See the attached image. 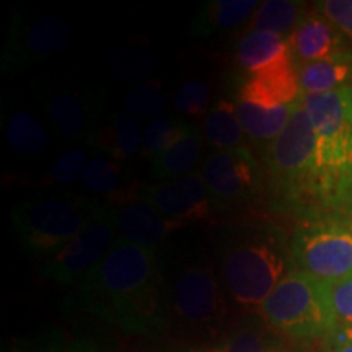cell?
<instances>
[{
  "label": "cell",
  "mask_w": 352,
  "mask_h": 352,
  "mask_svg": "<svg viewBox=\"0 0 352 352\" xmlns=\"http://www.w3.org/2000/svg\"><path fill=\"white\" fill-rule=\"evenodd\" d=\"M76 290L87 311L127 333L151 334L168 321V287L160 252L122 236Z\"/></svg>",
  "instance_id": "obj_1"
},
{
  "label": "cell",
  "mask_w": 352,
  "mask_h": 352,
  "mask_svg": "<svg viewBox=\"0 0 352 352\" xmlns=\"http://www.w3.org/2000/svg\"><path fill=\"white\" fill-rule=\"evenodd\" d=\"M351 87L302 95L315 132L316 182L310 222H352V113Z\"/></svg>",
  "instance_id": "obj_2"
},
{
  "label": "cell",
  "mask_w": 352,
  "mask_h": 352,
  "mask_svg": "<svg viewBox=\"0 0 352 352\" xmlns=\"http://www.w3.org/2000/svg\"><path fill=\"white\" fill-rule=\"evenodd\" d=\"M220 280L243 310H259L292 267L290 241L279 227H233L219 241Z\"/></svg>",
  "instance_id": "obj_3"
},
{
  "label": "cell",
  "mask_w": 352,
  "mask_h": 352,
  "mask_svg": "<svg viewBox=\"0 0 352 352\" xmlns=\"http://www.w3.org/2000/svg\"><path fill=\"white\" fill-rule=\"evenodd\" d=\"M263 158L279 199L308 222L315 195L316 153L315 132L302 100L297 101L285 129L263 152Z\"/></svg>",
  "instance_id": "obj_4"
},
{
  "label": "cell",
  "mask_w": 352,
  "mask_h": 352,
  "mask_svg": "<svg viewBox=\"0 0 352 352\" xmlns=\"http://www.w3.org/2000/svg\"><path fill=\"white\" fill-rule=\"evenodd\" d=\"M104 208L77 195L38 196L12 209V226L28 253L51 258Z\"/></svg>",
  "instance_id": "obj_5"
},
{
  "label": "cell",
  "mask_w": 352,
  "mask_h": 352,
  "mask_svg": "<svg viewBox=\"0 0 352 352\" xmlns=\"http://www.w3.org/2000/svg\"><path fill=\"white\" fill-rule=\"evenodd\" d=\"M258 314L276 331L297 341L328 336L336 328L328 283L297 270L280 280Z\"/></svg>",
  "instance_id": "obj_6"
},
{
  "label": "cell",
  "mask_w": 352,
  "mask_h": 352,
  "mask_svg": "<svg viewBox=\"0 0 352 352\" xmlns=\"http://www.w3.org/2000/svg\"><path fill=\"white\" fill-rule=\"evenodd\" d=\"M168 308L183 327L217 331L227 316L226 287L208 259H189L176 270L168 289Z\"/></svg>",
  "instance_id": "obj_7"
},
{
  "label": "cell",
  "mask_w": 352,
  "mask_h": 352,
  "mask_svg": "<svg viewBox=\"0 0 352 352\" xmlns=\"http://www.w3.org/2000/svg\"><path fill=\"white\" fill-rule=\"evenodd\" d=\"M290 253L297 271L328 284L344 279L352 274V222H303L294 232Z\"/></svg>",
  "instance_id": "obj_8"
},
{
  "label": "cell",
  "mask_w": 352,
  "mask_h": 352,
  "mask_svg": "<svg viewBox=\"0 0 352 352\" xmlns=\"http://www.w3.org/2000/svg\"><path fill=\"white\" fill-rule=\"evenodd\" d=\"M113 212L104 208L74 240L51 258L43 259L39 271L44 277L64 285H76L103 261L116 243Z\"/></svg>",
  "instance_id": "obj_9"
},
{
  "label": "cell",
  "mask_w": 352,
  "mask_h": 352,
  "mask_svg": "<svg viewBox=\"0 0 352 352\" xmlns=\"http://www.w3.org/2000/svg\"><path fill=\"white\" fill-rule=\"evenodd\" d=\"M202 178L214 210H228L256 197L263 170L252 151L236 147L210 153L202 166Z\"/></svg>",
  "instance_id": "obj_10"
},
{
  "label": "cell",
  "mask_w": 352,
  "mask_h": 352,
  "mask_svg": "<svg viewBox=\"0 0 352 352\" xmlns=\"http://www.w3.org/2000/svg\"><path fill=\"white\" fill-rule=\"evenodd\" d=\"M72 38V26L56 15L33 21L13 19L2 56V72L7 76L23 72L63 52Z\"/></svg>",
  "instance_id": "obj_11"
},
{
  "label": "cell",
  "mask_w": 352,
  "mask_h": 352,
  "mask_svg": "<svg viewBox=\"0 0 352 352\" xmlns=\"http://www.w3.org/2000/svg\"><path fill=\"white\" fill-rule=\"evenodd\" d=\"M52 129L60 138L94 144L101 124L104 98L100 91L78 87L44 88L38 94Z\"/></svg>",
  "instance_id": "obj_12"
},
{
  "label": "cell",
  "mask_w": 352,
  "mask_h": 352,
  "mask_svg": "<svg viewBox=\"0 0 352 352\" xmlns=\"http://www.w3.org/2000/svg\"><path fill=\"white\" fill-rule=\"evenodd\" d=\"M139 197L166 219L183 226L208 222L215 212L199 171H191L182 178L144 188Z\"/></svg>",
  "instance_id": "obj_13"
},
{
  "label": "cell",
  "mask_w": 352,
  "mask_h": 352,
  "mask_svg": "<svg viewBox=\"0 0 352 352\" xmlns=\"http://www.w3.org/2000/svg\"><path fill=\"white\" fill-rule=\"evenodd\" d=\"M300 96L302 88L296 59L248 76L241 83L239 94V98L264 108L292 107Z\"/></svg>",
  "instance_id": "obj_14"
},
{
  "label": "cell",
  "mask_w": 352,
  "mask_h": 352,
  "mask_svg": "<svg viewBox=\"0 0 352 352\" xmlns=\"http://www.w3.org/2000/svg\"><path fill=\"white\" fill-rule=\"evenodd\" d=\"M113 219L122 239L138 246L155 250L170 233L184 227L183 223L166 219L140 197L127 201L114 210Z\"/></svg>",
  "instance_id": "obj_15"
},
{
  "label": "cell",
  "mask_w": 352,
  "mask_h": 352,
  "mask_svg": "<svg viewBox=\"0 0 352 352\" xmlns=\"http://www.w3.org/2000/svg\"><path fill=\"white\" fill-rule=\"evenodd\" d=\"M296 63L308 64L324 60L346 51L341 33L318 10L308 13L289 38Z\"/></svg>",
  "instance_id": "obj_16"
},
{
  "label": "cell",
  "mask_w": 352,
  "mask_h": 352,
  "mask_svg": "<svg viewBox=\"0 0 352 352\" xmlns=\"http://www.w3.org/2000/svg\"><path fill=\"white\" fill-rule=\"evenodd\" d=\"M294 59L287 38L266 32L245 33L235 50V60L246 76L263 72Z\"/></svg>",
  "instance_id": "obj_17"
},
{
  "label": "cell",
  "mask_w": 352,
  "mask_h": 352,
  "mask_svg": "<svg viewBox=\"0 0 352 352\" xmlns=\"http://www.w3.org/2000/svg\"><path fill=\"white\" fill-rule=\"evenodd\" d=\"M235 104L245 138L254 147L263 148L264 152L289 124V120L297 103L292 107L264 108L252 103V101L236 98Z\"/></svg>",
  "instance_id": "obj_18"
},
{
  "label": "cell",
  "mask_w": 352,
  "mask_h": 352,
  "mask_svg": "<svg viewBox=\"0 0 352 352\" xmlns=\"http://www.w3.org/2000/svg\"><path fill=\"white\" fill-rule=\"evenodd\" d=\"M258 7L256 0H212L201 7L189 32L195 38L233 32L252 19Z\"/></svg>",
  "instance_id": "obj_19"
},
{
  "label": "cell",
  "mask_w": 352,
  "mask_h": 352,
  "mask_svg": "<svg viewBox=\"0 0 352 352\" xmlns=\"http://www.w3.org/2000/svg\"><path fill=\"white\" fill-rule=\"evenodd\" d=\"M142 142L144 129L139 118L126 111L114 114L109 124H101L91 147L108 153L113 160L124 162L142 152Z\"/></svg>",
  "instance_id": "obj_20"
},
{
  "label": "cell",
  "mask_w": 352,
  "mask_h": 352,
  "mask_svg": "<svg viewBox=\"0 0 352 352\" xmlns=\"http://www.w3.org/2000/svg\"><path fill=\"white\" fill-rule=\"evenodd\" d=\"M302 95L328 94L352 85V51L346 50L324 60L298 65Z\"/></svg>",
  "instance_id": "obj_21"
},
{
  "label": "cell",
  "mask_w": 352,
  "mask_h": 352,
  "mask_svg": "<svg viewBox=\"0 0 352 352\" xmlns=\"http://www.w3.org/2000/svg\"><path fill=\"white\" fill-rule=\"evenodd\" d=\"M202 132L206 142L217 151L245 147V132L236 114V104L230 98H219L210 107Z\"/></svg>",
  "instance_id": "obj_22"
},
{
  "label": "cell",
  "mask_w": 352,
  "mask_h": 352,
  "mask_svg": "<svg viewBox=\"0 0 352 352\" xmlns=\"http://www.w3.org/2000/svg\"><path fill=\"white\" fill-rule=\"evenodd\" d=\"M6 124V139L13 152L25 157H38L50 148V132L41 121L25 109L10 113Z\"/></svg>",
  "instance_id": "obj_23"
},
{
  "label": "cell",
  "mask_w": 352,
  "mask_h": 352,
  "mask_svg": "<svg viewBox=\"0 0 352 352\" xmlns=\"http://www.w3.org/2000/svg\"><path fill=\"white\" fill-rule=\"evenodd\" d=\"M202 153V138L199 131L192 129L170 148L151 158L152 173L160 179H176L191 173Z\"/></svg>",
  "instance_id": "obj_24"
},
{
  "label": "cell",
  "mask_w": 352,
  "mask_h": 352,
  "mask_svg": "<svg viewBox=\"0 0 352 352\" xmlns=\"http://www.w3.org/2000/svg\"><path fill=\"white\" fill-rule=\"evenodd\" d=\"M303 16L305 15H303L300 2L266 0V2L259 3L248 28H246V33L266 32L289 39Z\"/></svg>",
  "instance_id": "obj_25"
},
{
  "label": "cell",
  "mask_w": 352,
  "mask_h": 352,
  "mask_svg": "<svg viewBox=\"0 0 352 352\" xmlns=\"http://www.w3.org/2000/svg\"><path fill=\"white\" fill-rule=\"evenodd\" d=\"M192 129L195 127L183 120H171L168 116L155 118L144 129V155L153 158L182 140Z\"/></svg>",
  "instance_id": "obj_26"
},
{
  "label": "cell",
  "mask_w": 352,
  "mask_h": 352,
  "mask_svg": "<svg viewBox=\"0 0 352 352\" xmlns=\"http://www.w3.org/2000/svg\"><path fill=\"white\" fill-rule=\"evenodd\" d=\"M124 168L116 160L107 157H95L88 162L83 175V184L95 195H111L120 188Z\"/></svg>",
  "instance_id": "obj_27"
},
{
  "label": "cell",
  "mask_w": 352,
  "mask_h": 352,
  "mask_svg": "<svg viewBox=\"0 0 352 352\" xmlns=\"http://www.w3.org/2000/svg\"><path fill=\"white\" fill-rule=\"evenodd\" d=\"M166 104L164 85L157 78L145 80L126 96L127 113L135 118H158Z\"/></svg>",
  "instance_id": "obj_28"
},
{
  "label": "cell",
  "mask_w": 352,
  "mask_h": 352,
  "mask_svg": "<svg viewBox=\"0 0 352 352\" xmlns=\"http://www.w3.org/2000/svg\"><path fill=\"white\" fill-rule=\"evenodd\" d=\"M210 101H212V91L209 85H206L199 78H189L176 91L173 104L179 113L199 118L209 113Z\"/></svg>",
  "instance_id": "obj_29"
},
{
  "label": "cell",
  "mask_w": 352,
  "mask_h": 352,
  "mask_svg": "<svg viewBox=\"0 0 352 352\" xmlns=\"http://www.w3.org/2000/svg\"><path fill=\"white\" fill-rule=\"evenodd\" d=\"M88 155L83 151H67L59 155L51 166L50 175L46 176V184H59L69 186L83 178L88 166Z\"/></svg>",
  "instance_id": "obj_30"
},
{
  "label": "cell",
  "mask_w": 352,
  "mask_h": 352,
  "mask_svg": "<svg viewBox=\"0 0 352 352\" xmlns=\"http://www.w3.org/2000/svg\"><path fill=\"white\" fill-rule=\"evenodd\" d=\"M272 344L266 331L256 324H245L222 344V352H267Z\"/></svg>",
  "instance_id": "obj_31"
},
{
  "label": "cell",
  "mask_w": 352,
  "mask_h": 352,
  "mask_svg": "<svg viewBox=\"0 0 352 352\" xmlns=\"http://www.w3.org/2000/svg\"><path fill=\"white\" fill-rule=\"evenodd\" d=\"M328 296L336 327H352V274L329 283Z\"/></svg>",
  "instance_id": "obj_32"
},
{
  "label": "cell",
  "mask_w": 352,
  "mask_h": 352,
  "mask_svg": "<svg viewBox=\"0 0 352 352\" xmlns=\"http://www.w3.org/2000/svg\"><path fill=\"white\" fill-rule=\"evenodd\" d=\"M316 10L352 43V0H327L316 3Z\"/></svg>",
  "instance_id": "obj_33"
},
{
  "label": "cell",
  "mask_w": 352,
  "mask_h": 352,
  "mask_svg": "<svg viewBox=\"0 0 352 352\" xmlns=\"http://www.w3.org/2000/svg\"><path fill=\"white\" fill-rule=\"evenodd\" d=\"M324 352H352V327H336L328 334Z\"/></svg>",
  "instance_id": "obj_34"
},
{
  "label": "cell",
  "mask_w": 352,
  "mask_h": 352,
  "mask_svg": "<svg viewBox=\"0 0 352 352\" xmlns=\"http://www.w3.org/2000/svg\"><path fill=\"white\" fill-rule=\"evenodd\" d=\"M10 352H60L59 347H56L52 342H46V344H30V346H16L13 347Z\"/></svg>",
  "instance_id": "obj_35"
},
{
  "label": "cell",
  "mask_w": 352,
  "mask_h": 352,
  "mask_svg": "<svg viewBox=\"0 0 352 352\" xmlns=\"http://www.w3.org/2000/svg\"><path fill=\"white\" fill-rule=\"evenodd\" d=\"M60 352H100L95 346L88 344V342H77V344L70 346L69 349L60 351Z\"/></svg>",
  "instance_id": "obj_36"
},
{
  "label": "cell",
  "mask_w": 352,
  "mask_h": 352,
  "mask_svg": "<svg viewBox=\"0 0 352 352\" xmlns=\"http://www.w3.org/2000/svg\"><path fill=\"white\" fill-rule=\"evenodd\" d=\"M183 352H222V346H209V347H192Z\"/></svg>",
  "instance_id": "obj_37"
},
{
  "label": "cell",
  "mask_w": 352,
  "mask_h": 352,
  "mask_svg": "<svg viewBox=\"0 0 352 352\" xmlns=\"http://www.w3.org/2000/svg\"><path fill=\"white\" fill-rule=\"evenodd\" d=\"M267 352H294V351H290L289 347L279 344V342H274V344H272L270 349H267Z\"/></svg>",
  "instance_id": "obj_38"
},
{
  "label": "cell",
  "mask_w": 352,
  "mask_h": 352,
  "mask_svg": "<svg viewBox=\"0 0 352 352\" xmlns=\"http://www.w3.org/2000/svg\"><path fill=\"white\" fill-rule=\"evenodd\" d=\"M349 90H351V113H352V85H351Z\"/></svg>",
  "instance_id": "obj_39"
}]
</instances>
